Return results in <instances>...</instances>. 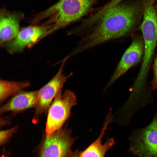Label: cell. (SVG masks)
<instances>
[{
    "instance_id": "5b68a950",
    "label": "cell",
    "mask_w": 157,
    "mask_h": 157,
    "mask_svg": "<svg viewBox=\"0 0 157 157\" xmlns=\"http://www.w3.org/2000/svg\"><path fill=\"white\" fill-rule=\"evenodd\" d=\"M70 57L67 56L62 61L55 76L47 84L38 90L37 100L35 107L33 119L37 122L43 114L47 112L49 108L57 93L63 89L68 79L73 75L72 72L66 75L64 73V67Z\"/></svg>"
},
{
    "instance_id": "9a60e30c",
    "label": "cell",
    "mask_w": 157,
    "mask_h": 157,
    "mask_svg": "<svg viewBox=\"0 0 157 157\" xmlns=\"http://www.w3.org/2000/svg\"><path fill=\"white\" fill-rule=\"evenodd\" d=\"M123 0H111L101 7L99 10L98 13L101 15L108 10L122 2Z\"/></svg>"
},
{
    "instance_id": "30bf717a",
    "label": "cell",
    "mask_w": 157,
    "mask_h": 157,
    "mask_svg": "<svg viewBox=\"0 0 157 157\" xmlns=\"http://www.w3.org/2000/svg\"><path fill=\"white\" fill-rule=\"evenodd\" d=\"M21 12H12L4 7L0 11V44L3 46L15 38L19 31V24L23 19Z\"/></svg>"
},
{
    "instance_id": "d6986e66",
    "label": "cell",
    "mask_w": 157,
    "mask_h": 157,
    "mask_svg": "<svg viewBox=\"0 0 157 157\" xmlns=\"http://www.w3.org/2000/svg\"><path fill=\"white\" fill-rule=\"evenodd\" d=\"M155 1H157V0H154Z\"/></svg>"
},
{
    "instance_id": "9c48e42d",
    "label": "cell",
    "mask_w": 157,
    "mask_h": 157,
    "mask_svg": "<svg viewBox=\"0 0 157 157\" xmlns=\"http://www.w3.org/2000/svg\"><path fill=\"white\" fill-rule=\"evenodd\" d=\"M144 44L143 39L135 38L123 55L105 89L124 75L131 67L138 63L143 56Z\"/></svg>"
},
{
    "instance_id": "e0dca14e",
    "label": "cell",
    "mask_w": 157,
    "mask_h": 157,
    "mask_svg": "<svg viewBox=\"0 0 157 157\" xmlns=\"http://www.w3.org/2000/svg\"><path fill=\"white\" fill-rule=\"evenodd\" d=\"M80 152L79 149L74 151H72L67 157H79Z\"/></svg>"
},
{
    "instance_id": "52a82bcc",
    "label": "cell",
    "mask_w": 157,
    "mask_h": 157,
    "mask_svg": "<svg viewBox=\"0 0 157 157\" xmlns=\"http://www.w3.org/2000/svg\"><path fill=\"white\" fill-rule=\"evenodd\" d=\"M52 27L51 25L41 24L30 26L20 31L13 40L5 44L7 51L10 53L21 52L26 47H30L49 35Z\"/></svg>"
},
{
    "instance_id": "ba28073f",
    "label": "cell",
    "mask_w": 157,
    "mask_h": 157,
    "mask_svg": "<svg viewBox=\"0 0 157 157\" xmlns=\"http://www.w3.org/2000/svg\"><path fill=\"white\" fill-rule=\"evenodd\" d=\"M131 149L140 157H157V115L135 135Z\"/></svg>"
},
{
    "instance_id": "5bb4252c",
    "label": "cell",
    "mask_w": 157,
    "mask_h": 157,
    "mask_svg": "<svg viewBox=\"0 0 157 157\" xmlns=\"http://www.w3.org/2000/svg\"><path fill=\"white\" fill-rule=\"evenodd\" d=\"M18 127L16 125L11 128L0 131V145L3 146L9 142L13 135L16 133Z\"/></svg>"
},
{
    "instance_id": "8992f818",
    "label": "cell",
    "mask_w": 157,
    "mask_h": 157,
    "mask_svg": "<svg viewBox=\"0 0 157 157\" xmlns=\"http://www.w3.org/2000/svg\"><path fill=\"white\" fill-rule=\"evenodd\" d=\"M71 129L65 127L48 137L45 135L38 149V157H67L76 139Z\"/></svg>"
},
{
    "instance_id": "3957f363",
    "label": "cell",
    "mask_w": 157,
    "mask_h": 157,
    "mask_svg": "<svg viewBox=\"0 0 157 157\" xmlns=\"http://www.w3.org/2000/svg\"><path fill=\"white\" fill-rule=\"evenodd\" d=\"M146 0L143 7V19L139 28L144 44V52L140 71L133 86L138 92L144 90L147 76L157 43V3Z\"/></svg>"
},
{
    "instance_id": "8fae6325",
    "label": "cell",
    "mask_w": 157,
    "mask_h": 157,
    "mask_svg": "<svg viewBox=\"0 0 157 157\" xmlns=\"http://www.w3.org/2000/svg\"><path fill=\"white\" fill-rule=\"evenodd\" d=\"M113 117L112 109H110L106 115L103 126L97 138L83 151H81L79 157H104L108 150L115 144L113 138H109L103 144L102 139L108 128V125L111 122Z\"/></svg>"
},
{
    "instance_id": "4fadbf2b",
    "label": "cell",
    "mask_w": 157,
    "mask_h": 157,
    "mask_svg": "<svg viewBox=\"0 0 157 157\" xmlns=\"http://www.w3.org/2000/svg\"><path fill=\"white\" fill-rule=\"evenodd\" d=\"M28 81H14L3 79L0 81V104L30 86Z\"/></svg>"
},
{
    "instance_id": "7a4b0ae2",
    "label": "cell",
    "mask_w": 157,
    "mask_h": 157,
    "mask_svg": "<svg viewBox=\"0 0 157 157\" xmlns=\"http://www.w3.org/2000/svg\"><path fill=\"white\" fill-rule=\"evenodd\" d=\"M100 0H59L47 9L35 14L31 19L36 24L51 25L50 33L79 20L96 11L94 7Z\"/></svg>"
},
{
    "instance_id": "277c9868",
    "label": "cell",
    "mask_w": 157,
    "mask_h": 157,
    "mask_svg": "<svg viewBox=\"0 0 157 157\" xmlns=\"http://www.w3.org/2000/svg\"><path fill=\"white\" fill-rule=\"evenodd\" d=\"M57 94L47 111L45 136L48 137L62 128L70 117L72 108L77 103L74 93L68 90Z\"/></svg>"
},
{
    "instance_id": "ac0fdd59",
    "label": "cell",
    "mask_w": 157,
    "mask_h": 157,
    "mask_svg": "<svg viewBox=\"0 0 157 157\" xmlns=\"http://www.w3.org/2000/svg\"><path fill=\"white\" fill-rule=\"evenodd\" d=\"M6 157V156H3V157Z\"/></svg>"
},
{
    "instance_id": "2e32d148",
    "label": "cell",
    "mask_w": 157,
    "mask_h": 157,
    "mask_svg": "<svg viewBox=\"0 0 157 157\" xmlns=\"http://www.w3.org/2000/svg\"><path fill=\"white\" fill-rule=\"evenodd\" d=\"M153 77L151 83V89L152 90H157V55L153 64Z\"/></svg>"
},
{
    "instance_id": "6da1fadb",
    "label": "cell",
    "mask_w": 157,
    "mask_h": 157,
    "mask_svg": "<svg viewBox=\"0 0 157 157\" xmlns=\"http://www.w3.org/2000/svg\"><path fill=\"white\" fill-rule=\"evenodd\" d=\"M141 9L138 4L121 2L108 10L85 31L75 47V51L80 53L124 36L136 25Z\"/></svg>"
},
{
    "instance_id": "7c38bea8",
    "label": "cell",
    "mask_w": 157,
    "mask_h": 157,
    "mask_svg": "<svg viewBox=\"0 0 157 157\" xmlns=\"http://www.w3.org/2000/svg\"><path fill=\"white\" fill-rule=\"evenodd\" d=\"M38 94V90L31 91L23 90L19 92L1 107L0 115L7 112H19L34 108L36 104Z\"/></svg>"
}]
</instances>
